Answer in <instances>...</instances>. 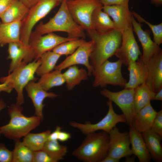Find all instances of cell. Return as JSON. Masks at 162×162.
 I'll return each instance as SVG.
<instances>
[{
	"label": "cell",
	"instance_id": "e575fe53",
	"mask_svg": "<svg viewBox=\"0 0 162 162\" xmlns=\"http://www.w3.org/2000/svg\"><path fill=\"white\" fill-rule=\"evenodd\" d=\"M134 18H136L138 22L145 23L150 28L153 34V40L156 44L160 46L162 43V23L158 25H153L148 22L140 14L134 11L131 12Z\"/></svg>",
	"mask_w": 162,
	"mask_h": 162
},
{
	"label": "cell",
	"instance_id": "1f68e13d",
	"mask_svg": "<svg viewBox=\"0 0 162 162\" xmlns=\"http://www.w3.org/2000/svg\"><path fill=\"white\" fill-rule=\"evenodd\" d=\"M12 162H33V152L20 140L15 142Z\"/></svg>",
	"mask_w": 162,
	"mask_h": 162
},
{
	"label": "cell",
	"instance_id": "4fadbf2b",
	"mask_svg": "<svg viewBox=\"0 0 162 162\" xmlns=\"http://www.w3.org/2000/svg\"><path fill=\"white\" fill-rule=\"evenodd\" d=\"M93 48L92 41H85L72 54L56 65L54 69L62 70L72 66L82 64L86 68L88 75H91L94 69L90 64L89 60Z\"/></svg>",
	"mask_w": 162,
	"mask_h": 162
},
{
	"label": "cell",
	"instance_id": "836d02e7",
	"mask_svg": "<svg viewBox=\"0 0 162 162\" xmlns=\"http://www.w3.org/2000/svg\"><path fill=\"white\" fill-rule=\"evenodd\" d=\"M85 41L83 38H76L59 44L52 51L61 56H68L72 54Z\"/></svg>",
	"mask_w": 162,
	"mask_h": 162
},
{
	"label": "cell",
	"instance_id": "44dd1931",
	"mask_svg": "<svg viewBox=\"0 0 162 162\" xmlns=\"http://www.w3.org/2000/svg\"><path fill=\"white\" fill-rule=\"evenodd\" d=\"M129 126V135L132 154L137 157L140 162H149L152 157L146 147L141 133L131 125Z\"/></svg>",
	"mask_w": 162,
	"mask_h": 162
},
{
	"label": "cell",
	"instance_id": "d6a6232c",
	"mask_svg": "<svg viewBox=\"0 0 162 162\" xmlns=\"http://www.w3.org/2000/svg\"><path fill=\"white\" fill-rule=\"evenodd\" d=\"M43 150L57 162L62 159L68 152L67 147L60 144L57 140H47Z\"/></svg>",
	"mask_w": 162,
	"mask_h": 162
},
{
	"label": "cell",
	"instance_id": "ab89813d",
	"mask_svg": "<svg viewBox=\"0 0 162 162\" xmlns=\"http://www.w3.org/2000/svg\"><path fill=\"white\" fill-rule=\"evenodd\" d=\"M16 0H0V16Z\"/></svg>",
	"mask_w": 162,
	"mask_h": 162
},
{
	"label": "cell",
	"instance_id": "f5cc1de1",
	"mask_svg": "<svg viewBox=\"0 0 162 162\" xmlns=\"http://www.w3.org/2000/svg\"></svg>",
	"mask_w": 162,
	"mask_h": 162
},
{
	"label": "cell",
	"instance_id": "9c48e42d",
	"mask_svg": "<svg viewBox=\"0 0 162 162\" xmlns=\"http://www.w3.org/2000/svg\"><path fill=\"white\" fill-rule=\"evenodd\" d=\"M68 9L75 22L87 32L94 30L92 16L94 10L103 5L99 0L66 1Z\"/></svg>",
	"mask_w": 162,
	"mask_h": 162
},
{
	"label": "cell",
	"instance_id": "db71d44e",
	"mask_svg": "<svg viewBox=\"0 0 162 162\" xmlns=\"http://www.w3.org/2000/svg\"></svg>",
	"mask_w": 162,
	"mask_h": 162
},
{
	"label": "cell",
	"instance_id": "7402d4cb",
	"mask_svg": "<svg viewBox=\"0 0 162 162\" xmlns=\"http://www.w3.org/2000/svg\"><path fill=\"white\" fill-rule=\"evenodd\" d=\"M21 22L22 21L9 23L0 22V47L11 43L23 45L20 40Z\"/></svg>",
	"mask_w": 162,
	"mask_h": 162
},
{
	"label": "cell",
	"instance_id": "74e56055",
	"mask_svg": "<svg viewBox=\"0 0 162 162\" xmlns=\"http://www.w3.org/2000/svg\"><path fill=\"white\" fill-rule=\"evenodd\" d=\"M12 152L3 143H0V162H12Z\"/></svg>",
	"mask_w": 162,
	"mask_h": 162
},
{
	"label": "cell",
	"instance_id": "4dcf8cb0",
	"mask_svg": "<svg viewBox=\"0 0 162 162\" xmlns=\"http://www.w3.org/2000/svg\"><path fill=\"white\" fill-rule=\"evenodd\" d=\"M61 56L52 51L44 52L40 58L41 64L37 68L35 73L40 76L52 71Z\"/></svg>",
	"mask_w": 162,
	"mask_h": 162
},
{
	"label": "cell",
	"instance_id": "7dc6e473",
	"mask_svg": "<svg viewBox=\"0 0 162 162\" xmlns=\"http://www.w3.org/2000/svg\"><path fill=\"white\" fill-rule=\"evenodd\" d=\"M151 3L156 6L159 7L162 5V0H150Z\"/></svg>",
	"mask_w": 162,
	"mask_h": 162
},
{
	"label": "cell",
	"instance_id": "f907efd6",
	"mask_svg": "<svg viewBox=\"0 0 162 162\" xmlns=\"http://www.w3.org/2000/svg\"><path fill=\"white\" fill-rule=\"evenodd\" d=\"M54 0L57 1L59 2H60L61 3V2H62V1L63 0Z\"/></svg>",
	"mask_w": 162,
	"mask_h": 162
},
{
	"label": "cell",
	"instance_id": "30bf717a",
	"mask_svg": "<svg viewBox=\"0 0 162 162\" xmlns=\"http://www.w3.org/2000/svg\"><path fill=\"white\" fill-rule=\"evenodd\" d=\"M108 106L107 113L100 121L95 123L83 124L74 121L69 122L71 127L79 130L84 135L99 130L105 131L108 134L115 127L116 124L120 122H126L125 118L123 114L119 115L115 112L112 102L109 100L107 101Z\"/></svg>",
	"mask_w": 162,
	"mask_h": 162
},
{
	"label": "cell",
	"instance_id": "7c38bea8",
	"mask_svg": "<svg viewBox=\"0 0 162 162\" xmlns=\"http://www.w3.org/2000/svg\"><path fill=\"white\" fill-rule=\"evenodd\" d=\"M121 33V44L114 55L122 61V64L128 66L130 61L138 59L141 54L134 36L132 26Z\"/></svg>",
	"mask_w": 162,
	"mask_h": 162
},
{
	"label": "cell",
	"instance_id": "277c9868",
	"mask_svg": "<svg viewBox=\"0 0 162 162\" xmlns=\"http://www.w3.org/2000/svg\"><path fill=\"white\" fill-rule=\"evenodd\" d=\"M72 154L86 162H101L108 155L109 136L105 131L88 134Z\"/></svg>",
	"mask_w": 162,
	"mask_h": 162
},
{
	"label": "cell",
	"instance_id": "f546056e",
	"mask_svg": "<svg viewBox=\"0 0 162 162\" xmlns=\"http://www.w3.org/2000/svg\"><path fill=\"white\" fill-rule=\"evenodd\" d=\"M62 70L55 69L40 76L38 82L41 87L47 91L52 88L60 86L65 83Z\"/></svg>",
	"mask_w": 162,
	"mask_h": 162
},
{
	"label": "cell",
	"instance_id": "6da1fadb",
	"mask_svg": "<svg viewBox=\"0 0 162 162\" xmlns=\"http://www.w3.org/2000/svg\"><path fill=\"white\" fill-rule=\"evenodd\" d=\"M87 33L93 42V50L89 60L94 70L115 55L121 44L122 33L114 29L105 33L94 30Z\"/></svg>",
	"mask_w": 162,
	"mask_h": 162
},
{
	"label": "cell",
	"instance_id": "4316f807",
	"mask_svg": "<svg viewBox=\"0 0 162 162\" xmlns=\"http://www.w3.org/2000/svg\"><path fill=\"white\" fill-rule=\"evenodd\" d=\"M155 93L146 83L141 84L135 88V114L150 102Z\"/></svg>",
	"mask_w": 162,
	"mask_h": 162
},
{
	"label": "cell",
	"instance_id": "d590c367",
	"mask_svg": "<svg viewBox=\"0 0 162 162\" xmlns=\"http://www.w3.org/2000/svg\"><path fill=\"white\" fill-rule=\"evenodd\" d=\"M43 150L33 152V162H57Z\"/></svg>",
	"mask_w": 162,
	"mask_h": 162
},
{
	"label": "cell",
	"instance_id": "9a60e30c",
	"mask_svg": "<svg viewBox=\"0 0 162 162\" xmlns=\"http://www.w3.org/2000/svg\"><path fill=\"white\" fill-rule=\"evenodd\" d=\"M132 24L133 32L137 36L142 49V54L140 59L146 62L155 54L162 50V49L159 46L152 40L149 32L144 30L142 28L141 23L137 22L133 15Z\"/></svg>",
	"mask_w": 162,
	"mask_h": 162
},
{
	"label": "cell",
	"instance_id": "816d5d0a",
	"mask_svg": "<svg viewBox=\"0 0 162 162\" xmlns=\"http://www.w3.org/2000/svg\"><path fill=\"white\" fill-rule=\"evenodd\" d=\"M66 1H70V0H66Z\"/></svg>",
	"mask_w": 162,
	"mask_h": 162
},
{
	"label": "cell",
	"instance_id": "8992f818",
	"mask_svg": "<svg viewBox=\"0 0 162 162\" xmlns=\"http://www.w3.org/2000/svg\"><path fill=\"white\" fill-rule=\"evenodd\" d=\"M60 3L54 0H39L29 9L22 21L20 28V40L25 46L28 48L30 37L34 26Z\"/></svg>",
	"mask_w": 162,
	"mask_h": 162
},
{
	"label": "cell",
	"instance_id": "681fc988",
	"mask_svg": "<svg viewBox=\"0 0 162 162\" xmlns=\"http://www.w3.org/2000/svg\"><path fill=\"white\" fill-rule=\"evenodd\" d=\"M130 156L126 157V160L125 162H133L135 161V156H132L131 157H130Z\"/></svg>",
	"mask_w": 162,
	"mask_h": 162
},
{
	"label": "cell",
	"instance_id": "5b68a950",
	"mask_svg": "<svg viewBox=\"0 0 162 162\" xmlns=\"http://www.w3.org/2000/svg\"><path fill=\"white\" fill-rule=\"evenodd\" d=\"M41 62L40 58L28 63L22 61L8 76L1 78L2 83H6L12 89L16 90L17 94V104L21 105L24 103L23 89L29 82L35 81L37 79L34 75Z\"/></svg>",
	"mask_w": 162,
	"mask_h": 162
},
{
	"label": "cell",
	"instance_id": "b9f144b4",
	"mask_svg": "<svg viewBox=\"0 0 162 162\" xmlns=\"http://www.w3.org/2000/svg\"><path fill=\"white\" fill-rule=\"evenodd\" d=\"M61 128L59 126L56 127L55 130L49 135L48 140H58V134L61 130Z\"/></svg>",
	"mask_w": 162,
	"mask_h": 162
},
{
	"label": "cell",
	"instance_id": "52a82bcc",
	"mask_svg": "<svg viewBox=\"0 0 162 162\" xmlns=\"http://www.w3.org/2000/svg\"><path fill=\"white\" fill-rule=\"evenodd\" d=\"M122 65L119 59L114 62L105 61L92 72L93 86L103 87L110 85L124 87L127 81L122 73Z\"/></svg>",
	"mask_w": 162,
	"mask_h": 162
},
{
	"label": "cell",
	"instance_id": "603a6c76",
	"mask_svg": "<svg viewBox=\"0 0 162 162\" xmlns=\"http://www.w3.org/2000/svg\"><path fill=\"white\" fill-rule=\"evenodd\" d=\"M141 134L152 158L155 161L161 162L162 148L161 142L162 136L150 129L142 133Z\"/></svg>",
	"mask_w": 162,
	"mask_h": 162
},
{
	"label": "cell",
	"instance_id": "c3c4849f",
	"mask_svg": "<svg viewBox=\"0 0 162 162\" xmlns=\"http://www.w3.org/2000/svg\"><path fill=\"white\" fill-rule=\"evenodd\" d=\"M6 106V104L5 103L2 99L1 98L0 99V112L2 110L4 109ZM1 134L0 133V135Z\"/></svg>",
	"mask_w": 162,
	"mask_h": 162
},
{
	"label": "cell",
	"instance_id": "ffe728a7",
	"mask_svg": "<svg viewBox=\"0 0 162 162\" xmlns=\"http://www.w3.org/2000/svg\"><path fill=\"white\" fill-rule=\"evenodd\" d=\"M157 113L150 102L134 115L131 125L138 131L143 133L150 129Z\"/></svg>",
	"mask_w": 162,
	"mask_h": 162
},
{
	"label": "cell",
	"instance_id": "f35d334b",
	"mask_svg": "<svg viewBox=\"0 0 162 162\" xmlns=\"http://www.w3.org/2000/svg\"><path fill=\"white\" fill-rule=\"evenodd\" d=\"M130 0H99L103 6L128 5Z\"/></svg>",
	"mask_w": 162,
	"mask_h": 162
},
{
	"label": "cell",
	"instance_id": "bcb514c9",
	"mask_svg": "<svg viewBox=\"0 0 162 162\" xmlns=\"http://www.w3.org/2000/svg\"><path fill=\"white\" fill-rule=\"evenodd\" d=\"M119 160L112 157L107 155L101 162H118Z\"/></svg>",
	"mask_w": 162,
	"mask_h": 162
},
{
	"label": "cell",
	"instance_id": "f6af8a7d",
	"mask_svg": "<svg viewBox=\"0 0 162 162\" xmlns=\"http://www.w3.org/2000/svg\"><path fill=\"white\" fill-rule=\"evenodd\" d=\"M152 100H162V88L158 92L155 93Z\"/></svg>",
	"mask_w": 162,
	"mask_h": 162
},
{
	"label": "cell",
	"instance_id": "2e32d148",
	"mask_svg": "<svg viewBox=\"0 0 162 162\" xmlns=\"http://www.w3.org/2000/svg\"><path fill=\"white\" fill-rule=\"evenodd\" d=\"M102 9L112 19L114 29L122 32L132 26V15L128 5L103 6Z\"/></svg>",
	"mask_w": 162,
	"mask_h": 162
},
{
	"label": "cell",
	"instance_id": "ba28073f",
	"mask_svg": "<svg viewBox=\"0 0 162 162\" xmlns=\"http://www.w3.org/2000/svg\"><path fill=\"white\" fill-rule=\"evenodd\" d=\"M76 38H77L61 36L53 32L40 36L31 34L28 52L23 61L28 63L33 59L37 60L44 52L52 51L59 44Z\"/></svg>",
	"mask_w": 162,
	"mask_h": 162
},
{
	"label": "cell",
	"instance_id": "3957f363",
	"mask_svg": "<svg viewBox=\"0 0 162 162\" xmlns=\"http://www.w3.org/2000/svg\"><path fill=\"white\" fill-rule=\"evenodd\" d=\"M23 108L12 104L8 108L10 118L9 123L0 127V133L6 138L16 141L20 140L32 131L38 127L42 122L36 115L26 117L22 113Z\"/></svg>",
	"mask_w": 162,
	"mask_h": 162
},
{
	"label": "cell",
	"instance_id": "7bdbcfd3",
	"mask_svg": "<svg viewBox=\"0 0 162 162\" xmlns=\"http://www.w3.org/2000/svg\"><path fill=\"white\" fill-rule=\"evenodd\" d=\"M27 7L30 9L39 0H19Z\"/></svg>",
	"mask_w": 162,
	"mask_h": 162
},
{
	"label": "cell",
	"instance_id": "60d3db41",
	"mask_svg": "<svg viewBox=\"0 0 162 162\" xmlns=\"http://www.w3.org/2000/svg\"><path fill=\"white\" fill-rule=\"evenodd\" d=\"M71 137V135L70 133L61 130L58 134V140L64 142L68 140Z\"/></svg>",
	"mask_w": 162,
	"mask_h": 162
},
{
	"label": "cell",
	"instance_id": "8fae6325",
	"mask_svg": "<svg viewBox=\"0 0 162 162\" xmlns=\"http://www.w3.org/2000/svg\"><path fill=\"white\" fill-rule=\"evenodd\" d=\"M100 93L118 106L125 118L126 123L129 126L131 125L135 114V88H124L118 92L104 88Z\"/></svg>",
	"mask_w": 162,
	"mask_h": 162
},
{
	"label": "cell",
	"instance_id": "83f0119b",
	"mask_svg": "<svg viewBox=\"0 0 162 162\" xmlns=\"http://www.w3.org/2000/svg\"><path fill=\"white\" fill-rule=\"evenodd\" d=\"M51 132L49 129L38 133L30 132L23 137L22 142L33 152L42 150Z\"/></svg>",
	"mask_w": 162,
	"mask_h": 162
},
{
	"label": "cell",
	"instance_id": "d4e9b609",
	"mask_svg": "<svg viewBox=\"0 0 162 162\" xmlns=\"http://www.w3.org/2000/svg\"><path fill=\"white\" fill-rule=\"evenodd\" d=\"M29 9L19 0L14 1L0 16L3 23H9L22 21Z\"/></svg>",
	"mask_w": 162,
	"mask_h": 162
},
{
	"label": "cell",
	"instance_id": "8d00e7d4",
	"mask_svg": "<svg viewBox=\"0 0 162 162\" xmlns=\"http://www.w3.org/2000/svg\"><path fill=\"white\" fill-rule=\"evenodd\" d=\"M150 130L162 136V110L157 112Z\"/></svg>",
	"mask_w": 162,
	"mask_h": 162
},
{
	"label": "cell",
	"instance_id": "d6986e66",
	"mask_svg": "<svg viewBox=\"0 0 162 162\" xmlns=\"http://www.w3.org/2000/svg\"><path fill=\"white\" fill-rule=\"evenodd\" d=\"M128 70L129 80L124 88H135L139 85L146 83L148 78V71L145 63L138 59L129 63Z\"/></svg>",
	"mask_w": 162,
	"mask_h": 162
},
{
	"label": "cell",
	"instance_id": "f1b7e54d",
	"mask_svg": "<svg viewBox=\"0 0 162 162\" xmlns=\"http://www.w3.org/2000/svg\"><path fill=\"white\" fill-rule=\"evenodd\" d=\"M28 48L15 43L8 44V58L11 60L8 74L12 72L23 61L28 52Z\"/></svg>",
	"mask_w": 162,
	"mask_h": 162
},
{
	"label": "cell",
	"instance_id": "cb8c5ba5",
	"mask_svg": "<svg viewBox=\"0 0 162 162\" xmlns=\"http://www.w3.org/2000/svg\"><path fill=\"white\" fill-rule=\"evenodd\" d=\"M103 5L96 8L92 16V26L94 30L100 33H105L114 29V25L110 17L102 9Z\"/></svg>",
	"mask_w": 162,
	"mask_h": 162
},
{
	"label": "cell",
	"instance_id": "ee69618b",
	"mask_svg": "<svg viewBox=\"0 0 162 162\" xmlns=\"http://www.w3.org/2000/svg\"><path fill=\"white\" fill-rule=\"evenodd\" d=\"M12 89L5 83L0 84V92H3L10 93Z\"/></svg>",
	"mask_w": 162,
	"mask_h": 162
},
{
	"label": "cell",
	"instance_id": "5bb4252c",
	"mask_svg": "<svg viewBox=\"0 0 162 162\" xmlns=\"http://www.w3.org/2000/svg\"><path fill=\"white\" fill-rule=\"evenodd\" d=\"M109 148L107 155L120 160L132 154L130 147L129 132H121L116 126L109 133Z\"/></svg>",
	"mask_w": 162,
	"mask_h": 162
},
{
	"label": "cell",
	"instance_id": "e0dca14e",
	"mask_svg": "<svg viewBox=\"0 0 162 162\" xmlns=\"http://www.w3.org/2000/svg\"><path fill=\"white\" fill-rule=\"evenodd\" d=\"M28 96L32 100L35 109V115L43 120V110L44 100L46 98H54L59 95L53 92H48L44 90L38 82L32 81L25 87Z\"/></svg>",
	"mask_w": 162,
	"mask_h": 162
},
{
	"label": "cell",
	"instance_id": "484cf974",
	"mask_svg": "<svg viewBox=\"0 0 162 162\" xmlns=\"http://www.w3.org/2000/svg\"><path fill=\"white\" fill-rule=\"evenodd\" d=\"M63 75L68 90H71L82 80L88 78V74L85 69L79 68L76 65L69 67Z\"/></svg>",
	"mask_w": 162,
	"mask_h": 162
},
{
	"label": "cell",
	"instance_id": "ac0fdd59",
	"mask_svg": "<svg viewBox=\"0 0 162 162\" xmlns=\"http://www.w3.org/2000/svg\"><path fill=\"white\" fill-rule=\"evenodd\" d=\"M145 63L148 71L146 83L156 93L162 88V50Z\"/></svg>",
	"mask_w": 162,
	"mask_h": 162
},
{
	"label": "cell",
	"instance_id": "7a4b0ae2",
	"mask_svg": "<svg viewBox=\"0 0 162 162\" xmlns=\"http://www.w3.org/2000/svg\"><path fill=\"white\" fill-rule=\"evenodd\" d=\"M67 33L68 36L84 38L85 30L74 20L69 12L66 0H63L57 12L46 23H41L31 34L40 36L55 32Z\"/></svg>",
	"mask_w": 162,
	"mask_h": 162
}]
</instances>
